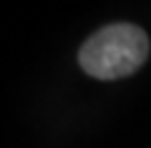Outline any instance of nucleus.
I'll use <instances>...</instances> for the list:
<instances>
[{
	"mask_svg": "<svg viewBox=\"0 0 151 148\" xmlns=\"http://www.w3.org/2000/svg\"><path fill=\"white\" fill-rule=\"evenodd\" d=\"M149 56V38L136 24L118 22L96 31L82 44L80 66L98 80H120L136 73Z\"/></svg>",
	"mask_w": 151,
	"mask_h": 148,
	"instance_id": "nucleus-1",
	"label": "nucleus"
}]
</instances>
